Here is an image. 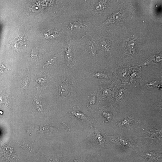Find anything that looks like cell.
Wrapping results in <instances>:
<instances>
[{
	"label": "cell",
	"instance_id": "cell-1",
	"mask_svg": "<svg viewBox=\"0 0 162 162\" xmlns=\"http://www.w3.org/2000/svg\"><path fill=\"white\" fill-rule=\"evenodd\" d=\"M66 53V58L67 63L71 66L73 60V56L69 46H67Z\"/></svg>",
	"mask_w": 162,
	"mask_h": 162
},
{
	"label": "cell",
	"instance_id": "cell-2",
	"mask_svg": "<svg viewBox=\"0 0 162 162\" xmlns=\"http://www.w3.org/2000/svg\"><path fill=\"white\" fill-rule=\"evenodd\" d=\"M59 94L61 97L66 96L69 93L70 91L69 87L65 84L60 85L59 88Z\"/></svg>",
	"mask_w": 162,
	"mask_h": 162
},
{
	"label": "cell",
	"instance_id": "cell-3",
	"mask_svg": "<svg viewBox=\"0 0 162 162\" xmlns=\"http://www.w3.org/2000/svg\"><path fill=\"white\" fill-rule=\"evenodd\" d=\"M59 33L57 31H52L48 32L44 34L45 37L46 39L53 38L59 36Z\"/></svg>",
	"mask_w": 162,
	"mask_h": 162
},
{
	"label": "cell",
	"instance_id": "cell-4",
	"mask_svg": "<svg viewBox=\"0 0 162 162\" xmlns=\"http://www.w3.org/2000/svg\"><path fill=\"white\" fill-rule=\"evenodd\" d=\"M30 82V78L28 77H25L22 79L21 83V87L25 91L27 89Z\"/></svg>",
	"mask_w": 162,
	"mask_h": 162
},
{
	"label": "cell",
	"instance_id": "cell-5",
	"mask_svg": "<svg viewBox=\"0 0 162 162\" xmlns=\"http://www.w3.org/2000/svg\"><path fill=\"white\" fill-rule=\"evenodd\" d=\"M33 103L37 108L38 110L42 113L43 110L41 102L39 99H35L33 102Z\"/></svg>",
	"mask_w": 162,
	"mask_h": 162
},
{
	"label": "cell",
	"instance_id": "cell-6",
	"mask_svg": "<svg viewBox=\"0 0 162 162\" xmlns=\"http://www.w3.org/2000/svg\"><path fill=\"white\" fill-rule=\"evenodd\" d=\"M56 60V57H54L52 59L45 63L43 66V67L46 68L51 66L55 63Z\"/></svg>",
	"mask_w": 162,
	"mask_h": 162
},
{
	"label": "cell",
	"instance_id": "cell-7",
	"mask_svg": "<svg viewBox=\"0 0 162 162\" xmlns=\"http://www.w3.org/2000/svg\"><path fill=\"white\" fill-rule=\"evenodd\" d=\"M96 100V96L95 95H92L89 99V103L90 105L94 104Z\"/></svg>",
	"mask_w": 162,
	"mask_h": 162
},
{
	"label": "cell",
	"instance_id": "cell-8",
	"mask_svg": "<svg viewBox=\"0 0 162 162\" xmlns=\"http://www.w3.org/2000/svg\"><path fill=\"white\" fill-rule=\"evenodd\" d=\"M130 122V120L128 119H125L123 120L120 124V125H125L129 124Z\"/></svg>",
	"mask_w": 162,
	"mask_h": 162
},
{
	"label": "cell",
	"instance_id": "cell-9",
	"mask_svg": "<svg viewBox=\"0 0 162 162\" xmlns=\"http://www.w3.org/2000/svg\"><path fill=\"white\" fill-rule=\"evenodd\" d=\"M96 76L100 77H105L106 76L103 74L100 73H97L95 74Z\"/></svg>",
	"mask_w": 162,
	"mask_h": 162
}]
</instances>
